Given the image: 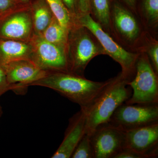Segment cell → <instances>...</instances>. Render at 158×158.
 I'll list each match as a JSON object with an SVG mask.
<instances>
[{
    "instance_id": "6da1fadb",
    "label": "cell",
    "mask_w": 158,
    "mask_h": 158,
    "mask_svg": "<svg viewBox=\"0 0 158 158\" xmlns=\"http://www.w3.org/2000/svg\"><path fill=\"white\" fill-rule=\"evenodd\" d=\"M112 78L104 82L90 81L84 76L64 72H51L44 77L31 84L52 89L86 110Z\"/></svg>"
},
{
    "instance_id": "7a4b0ae2",
    "label": "cell",
    "mask_w": 158,
    "mask_h": 158,
    "mask_svg": "<svg viewBox=\"0 0 158 158\" xmlns=\"http://www.w3.org/2000/svg\"><path fill=\"white\" fill-rule=\"evenodd\" d=\"M129 78L120 73L112 78L93 102L85 110L87 116L86 134L90 135L101 125L108 123L116 109L131 95L127 87Z\"/></svg>"
},
{
    "instance_id": "3957f363",
    "label": "cell",
    "mask_w": 158,
    "mask_h": 158,
    "mask_svg": "<svg viewBox=\"0 0 158 158\" xmlns=\"http://www.w3.org/2000/svg\"><path fill=\"white\" fill-rule=\"evenodd\" d=\"M69 73L84 76L88 63L96 56L105 55L102 47L90 31L75 25L68 33L66 50Z\"/></svg>"
},
{
    "instance_id": "277c9868",
    "label": "cell",
    "mask_w": 158,
    "mask_h": 158,
    "mask_svg": "<svg viewBox=\"0 0 158 158\" xmlns=\"http://www.w3.org/2000/svg\"><path fill=\"white\" fill-rule=\"evenodd\" d=\"M136 76L127 85L133 90L127 104H158V74L147 54H139L136 62Z\"/></svg>"
},
{
    "instance_id": "5b68a950",
    "label": "cell",
    "mask_w": 158,
    "mask_h": 158,
    "mask_svg": "<svg viewBox=\"0 0 158 158\" xmlns=\"http://www.w3.org/2000/svg\"><path fill=\"white\" fill-rule=\"evenodd\" d=\"M75 24L85 27L90 31L101 44L105 55H108L118 62L122 68L121 73L130 78L135 69L136 62L139 54L128 52L115 42L90 14L77 15L75 19Z\"/></svg>"
},
{
    "instance_id": "8992f818",
    "label": "cell",
    "mask_w": 158,
    "mask_h": 158,
    "mask_svg": "<svg viewBox=\"0 0 158 158\" xmlns=\"http://www.w3.org/2000/svg\"><path fill=\"white\" fill-rule=\"evenodd\" d=\"M29 43L31 46L30 60L46 71L69 72L66 49L55 45L34 33Z\"/></svg>"
},
{
    "instance_id": "52a82bcc",
    "label": "cell",
    "mask_w": 158,
    "mask_h": 158,
    "mask_svg": "<svg viewBox=\"0 0 158 158\" xmlns=\"http://www.w3.org/2000/svg\"><path fill=\"white\" fill-rule=\"evenodd\" d=\"M158 122V104L125 103L116 109L109 122L123 131Z\"/></svg>"
},
{
    "instance_id": "ba28073f",
    "label": "cell",
    "mask_w": 158,
    "mask_h": 158,
    "mask_svg": "<svg viewBox=\"0 0 158 158\" xmlns=\"http://www.w3.org/2000/svg\"><path fill=\"white\" fill-rule=\"evenodd\" d=\"M124 131L109 123L101 125L89 135L94 158H114L123 148Z\"/></svg>"
},
{
    "instance_id": "9c48e42d",
    "label": "cell",
    "mask_w": 158,
    "mask_h": 158,
    "mask_svg": "<svg viewBox=\"0 0 158 158\" xmlns=\"http://www.w3.org/2000/svg\"><path fill=\"white\" fill-rule=\"evenodd\" d=\"M1 67L5 71L9 84L14 86V92L18 94H25L31 84L44 77L49 73L38 68L28 59L13 61Z\"/></svg>"
},
{
    "instance_id": "30bf717a",
    "label": "cell",
    "mask_w": 158,
    "mask_h": 158,
    "mask_svg": "<svg viewBox=\"0 0 158 158\" xmlns=\"http://www.w3.org/2000/svg\"><path fill=\"white\" fill-rule=\"evenodd\" d=\"M123 148L131 150L144 158L158 154V122L124 131Z\"/></svg>"
},
{
    "instance_id": "8fae6325",
    "label": "cell",
    "mask_w": 158,
    "mask_h": 158,
    "mask_svg": "<svg viewBox=\"0 0 158 158\" xmlns=\"http://www.w3.org/2000/svg\"><path fill=\"white\" fill-rule=\"evenodd\" d=\"M5 17L0 26V38L29 42L34 34L30 6L19 8Z\"/></svg>"
},
{
    "instance_id": "7c38bea8",
    "label": "cell",
    "mask_w": 158,
    "mask_h": 158,
    "mask_svg": "<svg viewBox=\"0 0 158 158\" xmlns=\"http://www.w3.org/2000/svg\"><path fill=\"white\" fill-rule=\"evenodd\" d=\"M86 112L81 109L69 119L63 141L52 158H71L79 141L86 134Z\"/></svg>"
},
{
    "instance_id": "4fadbf2b",
    "label": "cell",
    "mask_w": 158,
    "mask_h": 158,
    "mask_svg": "<svg viewBox=\"0 0 158 158\" xmlns=\"http://www.w3.org/2000/svg\"><path fill=\"white\" fill-rule=\"evenodd\" d=\"M112 17L115 27L125 39L133 41L138 38L140 32L138 22L131 13L119 3L113 4Z\"/></svg>"
},
{
    "instance_id": "5bb4252c",
    "label": "cell",
    "mask_w": 158,
    "mask_h": 158,
    "mask_svg": "<svg viewBox=\"0 0 158 158\" xmlns=\"http://www.w3.org/2000/svg\"><path fill=\"white\" fill-rule=\"evenodd\" d=\"M31 53L29 42L0 40V66L17 60H30Z\"/></svg>"
},
{
    "instance_id": "9a60e30c",
    "label": "cell",
    "mask_w": 158,
    "mask_h": 158,
    "mask_svg": "<svg viewBox=\"0 0 158 158\" xmlns=\"http://www.w3.org/2000/svg\"><path fill=\"white\" fill-rule=\"evenodd\" d=\"M34 33L41 34L54 16L46 0H34L30 5Z\"/></svg>"
},
{
    "instance_id": "2e32d148",
    "label": "cell",
    "mask_w": 158,
    "mask_h": 158,
    "mask_svg": "<svg viewBox=\"0 0 158 158\" xmlns=\"http://www.w3.org/2000/svg\"><path fill=\"white\" fill-rule=\"evenodd\" d=\"M68 33L53 16L50 23L40 35L48 42L67 50Z\"/></svg>"
},
{
    "instance_id": "e0dca14e",
    "label": "cell",
    "mask_w": 158,
    "mask_h": 158,
    "mask_svg": "<svg viewBox=\"0 0 158 158\" xmlns=\"http://www.w3.org/2000/svg\"><path fill=\"white\" fill-rule=\"evenodd\" d=\"M52 12L61 26L69 32L75 24V19L62 0H46Z\"/></svg>"
},
{
    "instance_id": "ac0fdd59",
    "label": "cell",
    "mask_w": 158,
    "mask_h": 158,
    "mask_svg": "<svg viewBox=\"0 0 158 158\" xmlns=\"http://www.w3.org/2000/svg\"><path fill=\"white\" fill-rule=\"evenodd\" d=\"M91 14L102 27H108L111 20L109 0H89Z\"/></svg>"
},
{
    "instance_id": "d6986e66",
    "label": "cell",
    "mask_w": 158,
    "mask_h": 158,
    "mask_svg": "<svg viewBox=\"0 0 158 158\" xmlns=\"http://www.w3.org/2000/svg\"><path fill=\"white\" fill-rule=\"evenodd\" d=\"M71 158H94L90 137L85 134L75 148Z\"/></svg>"
},
{
    "instance_id": "ffe728a7",
    "label": "cell",
    "mask_w": 158,
    "mask_h": 158,
    "mask_svg": "<svg viewBox=\"0 0 158 158\" xmlns=\"http://www.w3.org/2000/svg\"><path fill=\"white\" fill-rule=\"evenodd\" d=\"M142 7L148 22L156 25L158 22V0H143Z\"/></svg>"
},
{
    "instance_id": "44dd1931",
    "label": "cell",
    "mask_w": 158,
    "mask_h": 158,
    "mask_svg": "<svg viewBox=\"0 0 158 158\" xmlns=\"http://www.w3.org/2000/svg\"><path fill=\"white\" fill-rule=\"evenodd\" d=\"M26 6H19L15 0H0V15L4 17L17 10Z\"/></svg>"
},
{
    "instance_id": "7402d4cb",
    "label": "cell",
    "mask_w": 158,
    "mask_h": 158,
    "mask_svg": "<svg viewBox=\"0 0 158 158\" xmlns=\"http://www.w3.org/2000/svg\"><path fill=\"white\" fill-rule=\"evenodd\" d=\"M148 56L151 61L153 68L156 73H158V43L153 42L150 45L148 51Z\"/></svg>"
},
{
    "instance_id": "603a6c76",
    "label": "cell",
    "mask_w": 158,
    "mask_h": 158,
    "mask_svg": "<svg viewBox=\"0 0 158 158\" xmlns=\"http://www.w3.org/2000/svg\"><path fill=\"white\" fill-rule=\"evenodd\" d=\"M14 90V86L9 84L4 69L0 66V97L9 90Z\"/></svg>"
},
{
    "instance_id": "cb8c5ba5",
    "label": "cell",
    "mask_w": 158,
    "mask_h": 158,
    "mask_svg": "<svg viewBox=\"0 0 158 158\" xmlns=\"http://www.w3.org/2000/svg\"><path fill=\"white\" fill-rule=\"evenodd\" d=\"M77 7L78 14H89L91 15L89 0H77Z\"/></svg>"
},
{
    "instance_id": "d4e9b609",
    "label": "cell",
    "mask_w": 158,
    "mask_h": 158,
    "mask_svg": "<svg viewBox=\"0 0 158 158\" xmlns=\"http://www.w3.org/2000/svg\"><path fill=\"white\" fill-rule=\"evenodd\" d=\"M114 158H144L141 155L131 150L123 148Z\"/></svg>"
},
{
    "instance_id": "484cf974",
    "label": "cell",
    "mask_w": 158,
    "mask_h": 158,
    "mask_svg": "<svg viewBox=\"0 0 158 158\" xmlns=\"http://www.w3.org/2000/svg\"><path fill=\"white\" fill-rule=\"evenodd\" d=\"M74 18L77 16L78 14L77 7V0H62Z\"/></svg>"
},
{
    "instance_id": "4316f807",
    "label": "cell",
    "mask_w": 158,
    "mask_h": 158,
    "mask_svg": "<svg viewBox=\"0 0 158 158\" xmlns=\"http://www.w3.org/2000/svg\"><path fill=\"white\" fill-rule=\"evenodd\" d=\"M19 6H30L34 0H15Z\"/></svg>"
},
{
    "instance_id": "83f0119b",
    "label": "cell",
    "mask_w": 158,
    "mask_h": 158,
    "mask_svg": "<svg viewBox=\"0 0 158 158\" xmlns=\"http://www.w3.org/2000/svg\"><path fill=\"white\" fill-rule=\"evenodd\" d=\"M121 1L130 8L135 9V7L137 0H121Z\"/></svg>"
},
{
    "instance_id": "f1b7e54d",
    "label": "cell",
    "mask_w": 158,
    "mask_h": 158,
    "mask_svg": "<svg viewBox=\"0 0 158 158\" xmlns=\"http://www.w3.org/2000/svg\"><path fill=\"white\" fill-rule=\"evenodd\" d=\"M3 114V110L2 109V106L0 105V119H1V117H2V115Z\"/></svg>"
},
{
    "instance_id": "f546056e",
    "label": "cell",
    "mask_w": 158,
    "mask_h": 158,
    "mask_svg": "<svg viewBox=\"0 0 158 158\" xmlns=\"http://www.w3.org/2000/svg\"><path fill=\"white\" fill-rule=\"evenodd\" d=\"M0 16H1V15H0Z\"/></svg>"
}]
</instances>
